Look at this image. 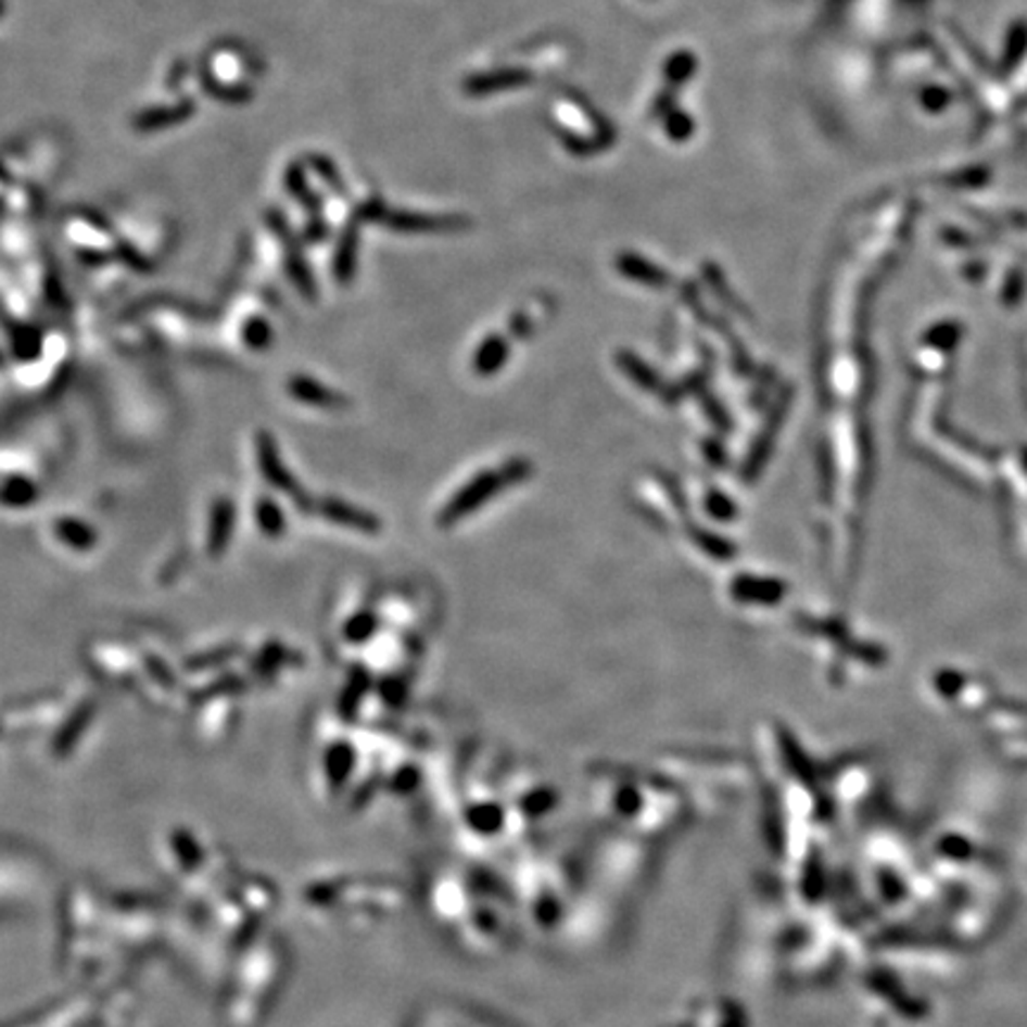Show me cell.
<instances>
[{"label": "cell", "mask_w": 1027, "mask_h": 1027, "mask_svg": "<svg viewBox=\"0 0 1027 1027\" xmlns=\"http://www.w3.org/2000/svg\"><path fill=\"white\" fill-rule=\"evenodd\" d=\"M321 511H324V517H327V519H331L335 523L350 525V529L367 531V533L379 531V521H376L373 517H369L367 511H359V509L350 507V505L335 503V499H327V503L321 505Z\"/></svg>", "instance_id": "277c9868"}, {"label": "cell", "mask_w": 1027, "mask_h": 1027, "mask_svg": "<svg viewBox=\"0 0 1027 1027\" xmlns=\"http://www.w3.org/2000/svg\"><path fill=\"white\" fill-rule=\"evenodd\" d=\"M231 525H233V507L229 503H219L215 509V517H212V535H210V547L212 555H221L224 545L231 537Z\"/></svg>", "instance_id": "8992f818"}, {"label": "cell", "mask_w": 1027, "mask_h": 1027, "mask_svg": "<svg viewBox=\"0 0 1027 1027\" xmlns=\"http://www.w3.org/2000/svg\"><path fill=\"white\" fill-rule=\"evenodd\" d=\"M621 367H623L625 371H629V373H633V379H635L637 383H641L643 388H649V391H655V388L659 385L655 371L647 369V367L643 365V362H637L635 357H623Z\"/></svg>", "instance_id": "8fae6325"}, {"label": "cell", "mask_w": 1027, "mask_h": 1027, "mask_svg": "<svg viewBox=\"0 0 1027 1027\" xmlns=\"http://www.w3.org/2000/svg\"><path fill=\"white\" fill-rule=\"evenodd\" d=\"M376 629V619L371 617V613H359V617H355L353 621L347 623V641H353V643H362V641H367V637L373 633Z\"/></svg>", "instance_id": "7c38bea8"}, {"label": "cell", "mask_w": 1027, "mask_h": 1027, "mask_svg": "<svg viewBox=\"0 0 1027 1027\" xmlns=\"http://www.w3.org/2000/svg\"><path fill=\"white\" fill-rule=\"evenodd\" d=\"M785 587L781 581L773 579H751V575H740L733 581V595L743 603L757 605H775L781 603Z\"/></svg>", "instance_id": "7a4b0ae2"}, {"label": "cell", "mask_w": 1027, "mask_h": 1027, "mask_svg": "<svg viewBox=\"0 0 1027 1027\" xmlns=\"http://www.w3.org/2000/svg\"><path fill=\"white\" fill-rule=\"evenodd\" d=\"M257 455H259V469L262 473H265V479L274 487H279V491H293L295 483L291 479V473H288V469L281 465L277 447H274L269 435H259Z\"/></svg>", "instance_id": "3957f363"}, {"label": "cell", "mask_w": 1027, "mask_h": 1027, "mask_svg": "<svg viewBox=\"0 0 1027 1027\" xmlns=\"http://www.w3.org/2000/svg\"><path fill=\"white\" fill-rule=\"evenodd\" d=\"M505 357H507L505 343L499 341V338H491V341H485V345L479 350V355H476L473 369L481 376H491L505 365Z\"/></svg>", "instance_id": "52a82bcc"}, {"label": "cell", "mask_w": 1027, "mask_h": 1027, "mask_svg": "<svg viewBox=\"0 0 1027 1027\" xmlns=\"http://www.w3.org/2000/svg\"><path fill=\"white\" fill-rule=\"evenodd\" d=\"M291 393L297 400H303V403H307V405H317V407H341L343 405V400L338 397L333 391H329V388H324V385H319L317 381H312V379H293Z\"/></svg>", "instance_id": "5b68a950"}, {"label": "cell", "mask_w": 1027, "mask_h": 1027, "mask_svg": "<svg viewBox=\"0 0 1027 1027\" xmlns=\"http://www.w3.org/2000/svg\"><path fill=\"white\" fill-rule=\"evenodd\" d=\"M55 533L62 543H67L72 547H79V549H86V547H91L93 545V533L91 529H86L84 523L79 521H60L55 523Z\"/></svg>", "instance_id": "ba28073f"}, {"label": "cell", "mask_w": 1027, "mask_h": 1027, "mask_svg": "<svg viewBox=\"0 0 1027 1027\" xmlns=\"http://www.w3.org/2000/svg\"><path fill=\"white\" fill-rule=\"evenodd\" d=\"M529 473H531L529 461H509L505 469L481 473L479 479H473L465 487V491H461L453 499V503L445 507L441 523H453L461 517H467L469 511H473L476 507H481L483 503H487V499H491L497 491H503V487L517 483V481L529 479Z\"/></svg>", "instance_id": "6da1fadb"}, {"label": "cell", "mask_w": 1027, "mask_h": 1027, "mask_svg": "<svg viewBox=\"0 0 1027 1027\" xmlns=\"http://www.w3.org/2000/svg\"><path fill=\"white\" fill-rule=\"evenodd\" d=\"M695 541L699 543L701 549H705V553L713 555L717 559H731V557H735V547H733L728 541H721V537L709 535L707 531H705V533L697 531V533H695Z\"/></svg>", "instance_id": "9c48e42d"}, {"label": "cell", "mask_w": 1027, "mask_h": 1027, "mask_svg": "<svg viewBox=\"0 0 1027 1027\" xmlns=\"http://www.w3.org/2000/svg\"><path fill=\"white\" fill-rule=\"evenodd\" d=\"M707 509L713 514L717 519H733L735 517V507L728 497H723L721 493H711L707 497Z\"/></svg>", "instance_id": "4fadbf2b"}, {"label": "cell", "mask_w": 1027, "mask_h": 1027, "mask_svg": "<svg viewBox=\"0 0 1027 1027\" xmlns=\"http://www.w3.org/2000/svg\"><path fill=\"white\" fill-rule=\"evenodd\" d=\"M257 521L262 529H265L269 535H277L281 529H283V517H281V511L279 507L274 505V503H259L257 505Z\"/></svg>", "instance_id": "30bf717a"}]
</instances>
